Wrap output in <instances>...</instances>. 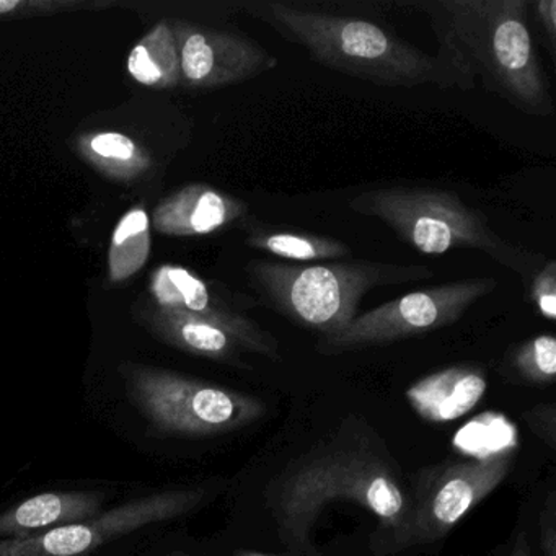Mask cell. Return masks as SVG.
<instances>
[{
	"mask_svg": "<svg viewBox=\"0 0 556 556\" xmlns=\"http://www.w3.org/2000/svg\"><path fill=\"white\" fill-rule=\"evenodd\" d=\"M428 15L439 53L471 90L480 79L488 92L539 118L555 113L529 27V0H439L415 4Z\"/></svg>",
	"mask_w": 556,
	"mask_h": 556,
	"instance_id": "cell-1",
	"label": "cell"
},
{
	"mask_svg": "<svg viewBox=\"0 0 556 556\" xmlns=\"http://www.w3.org/2000/svg\"><path fill=\"white\" fill-rule=\"evenodd\" d=\"M245 9L279 37L304 48L315 63L344 76L380 87H457L454 73L441 58L374 22L273 0H255Z\"/></svg>",
	"mask_w": 556,
	"mask_h": 556,
	"instance_id": "cell-2",
	"label": "cell"
},
{
	"mask_svg": "<svg viewBox=\"0 0 556 556\" xmlns=\"http://www.w3.org/2000/svg\"><path fill=\"white\" fill-rule=\"evenodd\" d=\"M338 500L359 504L379 517L400 542H408L413 497L374 451L338 445L314 451L269 490L273 516L292 548L307 546L315 520L327 504Z\"/></svg>",
	"mask_w": 556,
	"mask_h": 556,
	"instance_id": "cell-3",
	"label": "cell"
},
{
	"mask_svg": "<svg viewBox=\"0 0 556 556\" xmlns=\"http://www.w3.org/2000/svg\"><path fill=\"white\" fill-rule=\"evenodd\" d=\"M245 271L258 304L273 308L298 327L317 331L320 337L350 324L364 295L372 289L425 281L434 276L425 265L370 260L314 265L252 260Z\"/></svg>",
	"mask_w": 556,
	"mask_h": 556,
	"instance_id": "cell-4",
	"label": "cell"
},
{
	"mask_svg": "<svg viewBox=\"0 0 556 556\" xmlns=\"http://www.w3.org/2000/svg\"><path fill=\"white\" fill-rule=\"evenodd\" d=\"M351 210L389 226L399 239L422 255H444L457 249L483 252L522 278L523 286L545 265L542 253L513 245L494 232L481 211L454 191L428 187H386L364 191Z\"/></svg>",
	"mask_w": 556,
	"mask_h": 556,
	"instance_id": "cell-5",
	"label": "cell"
},
{
	"mask_svg": "<svg viewBox=\"0 0 556 556\" xmlns=\"http://www.w3.org/2000/svg\"><path fill=\"white\" fill-rule=\"evenodd\" d=\"M129 396L161 431L181 435H213L258 421L265 405L255 396L214 383L154 369L126 374Z\"/></svg>",
	"mask_w": 556,
	"mask_h": 556,
	"instance_id": "cell-6",
	"label": "cell"
},
{
	"mask_svg": "<svg viewBox=\"0 0 556 556\" xmlns=\"http://www.w3.org/2000/svg\"><path fill=\"white\" fill-rule=\"evenodd\" d=\"M496 288V279L468 278L409 292L357 314L340 330L320 337L317 351L337 356L442 330L460 320L471 305Z\"/></svg>",
	"mask_w": 556,
	"mask_h": 556,
	"instance_id": "cell-7",
	"label": "cell"
},
{
	"mask_svg": "<svg viewBox=\"0 0 556 556\" xmlns=\"http://www.w3.org/2000/svg\"><path fill=\"white\" fill-rule=\"evenodd\" d=\"M201 500L203 491L197 490L165 491L139 497L83 522L66 523L17 539H2L0 556L87 555L116 536L181 516Z\"/></svg>",
	"mask_w": 556,
	"mask_h": 556,
	"instance_id": "cell-8",
	"label": "cell"
},
{
	"mask_svg": "<svg viewBox=\"0 0 556 556\" xmlns=\"http://www.w3.org/2000/svg\"><path fill=\"white\" fill-rule=\"evenodd\" d=\"M510 454L447 465L413 496L408 542H434L451 532L509 473Z\"/></svg>",
	"mask_w": 556,
	"mask_h": 556,
	"instance_id": "cell-9",
	"label": "cell"
},
{
	"mask_svg": "<svg viewBox=\"0 0 556 556\" xmlns=\"http://www.w3.org/2000/svg\"><path fill=\"white\" fill-rule=\"evenodd\" d=\"M276 67L278 58L247 35L200 28L181 30L180 70L191 86H236Z\"/></svg>",
	"mask_w": 556,
	"mask_h": 556,
	"instance_id": "cell-10",
	"label": "cell"
},
{
	"mask_svg": "<svg viewBox=\"0 0 556 556\" xmlns=\"http://www.w3.org/2000/svg\"><path fill=\"white\" fill-rule=\"evenodd\" d=\"M486 389V376L480 367L451 366L412 383L406 400L425 421L444 425L471 412Z\"/></svg>",
	"mask_w": 556,
	"mask_h": 556,
	"instance_id": "cell-11",
	"label": "cell"
},
{
	"mask_svg": "<svg viewBox=\"0 0 556 556\" xmlns=\"http://www.w3.org/2000/svg\"><path fill=\"white\" fill-rule=\"evenodd\" d=\"M249 214V204L232 194L194 185L157 211V226L174 236H210Z\"/></svg>",
	"mask_w": 556,
	"mask_h": 556,
	"instance_id": "cell-12",
	"label": "cell"
},
{
	"mask_svg": "<svg viewBox=\"0 0 556 556\" xmlns=\"http://www.w3.org/2000/svg\"><path fill=\"white\" fill-rule=\"evenodd\" d=\"M102 494L96 491H54L25 500L0 514V536L17 539L47 529L83 522L100 514Z\"/></svg>",
	"mask_w": 556,
	"mask_h": 556,
	"instance_id": "cell-13",
	"label": "cell"
},
{
	"mask_svg": "<svg viewBox=\"0 0 556 556\" xmlns=\"http://www.w3.org/2000/svg\"><path fill=\"white\" fill-rule=\"evenodd\" d=\"M242 227L247 230V247L256 252L268 253L285 263L314 265V263L338 262L353 253L346 243L320 233L278 229L260 220L242 223Z\"/></svg>",
	"mask_w": 556,
	"mask_h": 556,
	"instance_id": "cell-14",
	"label": "cell"
},
{
	"mask_svg": "<svg viewBox=\"0 0 556 556\" xmlns=\"http://www.w3.org/2000/svg\"><path fill=\"white\" fill-rule=\"evenodd\" d=\"M167 334L175 344L200 356L245 367L242 353H250L239 337L211 321L174 314L167 318Z\"/></svg>",
	"mask_w": 556,
	"mask_h": 556,
	"instance_id": "cell-15",
	"label": "cell"
},
{
	"mask_svg": "<svg viewBox=\"0 0 556 556\" xmlns=\"http://www.w3.org/2000/svg\"><path fill=\"white\" fill-rule=\"evenodd\" d=\"M454 445L478 460L513 454L517 448V429L506 416L483 413L455 434Z\"/></svg>",
	"mask_w": 556,
	"mask_h": 556,
	"instance_id": "cell-16",
	"label": "cell"
},
{
	"mask_svg": "<svg viewBox=\"0 0 556 556\" xmlns=\"http://www.w3.org/2000/svg\"><path fill=\"white\" fill-rule=\"evenodd\" d=\"M513 366L527 382L549 386L556 377V338L536 334L523 341L513 356Z\"/></svg>",
	"mask_w": 556,
	"mask_h": 556,
	"instance_id": "cell-17",
	"label": "cell"
},
{
	"mask_svg": "<svg viewBox=\"0 0 556 556\" xmlns=\"http://www.w3.org/2000/svg\"><path fill=\"white\" fill-rule=\"evenodd\" d=\"M527 299L535 304L545 320L556 318V262L546 260L526 288Z\"/></svg>",
	"mask_w": 556,
	"mask_h": 556,
	"instance_id": "cell-18",
	"label": "cell"
},
{
	"mask_svg": "<svg viewBox=\"0 0 556 556\" xmlns=\"http://www.w3.org/2000/svg\"><path fill=\"white\" fill-rule=\"evenodd\" d=\"M128 70L138 83L146 86H155L164 79H175L157 60L151 56V51L146 45H139L129 54Z\"/></svg>",
	"mask_w": 556,
	"mask_h": 556,
	"instance_id": "cell-19",
	"label": "cell"
},
{
	"mask_svg": "<svg viewBox=\"0 0 556 556\" xmlns=\"http://www.w3.org/2000/svg\"><path fill=\"white\" fill-rule=\"evenodd\" d=\"M93 152L113 161H129L135 155L136 146L131 139L118 132H103L90 142Z\"/></svg>",
	"mask_w": 556,
	"mask_h": 556,
	"instance_id": "cell-20",
	"label": "cell"
},
{
	"mask_svg": "<svg viewBox=\"0 0 556 556\" xmlns=\"http://www.w3.org/2000/svg\"><path fill=\"white\" fill-rule=\"evenodd\" d=\"M533 14L540 30L546 38V48H548L549 56L555 60L556 51V0H536L533 4Z\"/></svg>",
	"mask_w": 556,
	"mask_h": 556,
	"instance_id": "cell-21",
	"label": "cell"
},
{
	"mask_svg": "<svg viewBox=\"0 0 556 556\" xmlns=\"http://www.w3.org/2000/svg\"><path fill=\"white\" fill-rule=\"evenodd\" d=\"M149 217L142 210L131 211L119 220L115 233H113V247L119 245L125 240L138 237L139 233H148Z\"/></svg>",
	"mask_w": 556,
	"mask_h": 556,
	"instance_id": "cell-22",
	"label": "cell"
},
{
	"mask_svg": "<svg viewBox=\"0 0 556 556\" xmlns=\"http://www.w3.org/2000/svg\"><path fill=\"white\" fill-rule=\"evenodd\" d=\"M555 494L549 493L542 514L543 556H556V510Z\"/></svg>",
	"mask_w": 556,
	"mask_h": 556,
	"instance_id": "cell-23",
	"label": "cell"
},
{
	"mask_svg": "<svg viewBox=\"0 0 556 556\" xmlns=\"http://www.w3.org/2000/svg\"><path fill=\"white\" fill-rule=\"evenodd\" d=\"M509 556H530L526 532H520L519 535H517L516 542H514L513 545V552H510Z\"/></svg>",
	"mask_w": 556,
	"mask_h": 556,
	"instance_id": "cell-24",
	"label": "cell"
},
{
	"mask_svg": "<svg viewBox=\"0 0 556 556\" xmlns=\"http://www.w3.org/2000/svg\"><path fill=\"white\" fill-rule=\"evenodd\" d=\"M21 0H0V14H9L15 9L22 8Z\"/></svg>",
	"mask_w": 556,
	"mask_h": 556,
	"instance_id": "cell-25",
	"label": "cell"
},
{
	"mask_svg": "<svg viewBox=\"0 0 556 556\" xmlns=\"http://www.w3.org/2000/svg\"><path fill=\"white\" fill-rule=\"evenodd\" d=\"M236 556H279V555H268V553L249 552V549H243V552H237Z\"/></svg>",
	"mask_w": 556,
	"mask_h": 556,
	"instance_id": "cell-26",
	"label": "cell"
}]
</instances>
